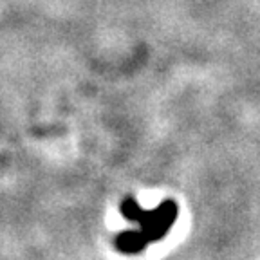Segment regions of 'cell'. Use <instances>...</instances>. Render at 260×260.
Listing matches in <instances>:
<instances>
[{
    "label": "cell",
    "mask_w": 260,
    "mask_h": 260,
    "mask_svg": "<svg viewBox=\"0 0 260 260\" xmlns=\"http://www.w3.org/2000/svg\"><path fill=\"white\" fill-rule=\"evenodd\" d=\"M177 204L174 201L167 199L165 203L159 204L155 210H143L138 224L143 235L146 237L148 242H157L167 235L168 230L177 220Z\"/></svg>",
    "instance_id": "cell-1"
},
{
    "label": "cell",
    "mask_w": 260,
    "mask_h": 260,
    "mask_svg": "<svg viewBox=\"0 0 260 260\" xmlns=\"http://www.w3.org/2000/svg\"><path fill=\"white\" fill-rule=\"evenodd\" d=\"M114 244H116L118 251L125 253V255H136V253H141L150 242L146 240L141 230H125L116 237Z\"/></svg>",
    "instance_id": "cell-2"
},
{
    "label": "cell",
    "mask_w": 260,
    "mask_h": 260,
    "mask_svg": "<svg viewBox=\"0 0 260 260\" xmlns=\"http://www.w3.org/2000/svg\"><path fill=\"white\" fill-rule=\"evenodd\" d=\"M121 213L126 220H132V222H138L139 217L143 213V208L139 206V203L134 199V197H128V199L123 201L121 204Z\"/></svg>",
    "instance_id": "cell-3"
}]
</instances>
